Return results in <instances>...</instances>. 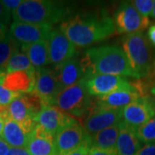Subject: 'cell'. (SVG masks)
Segmentation results:
<instances>
[{
    "instance_id": "cell-1",
    "label": "cell",
    "mask_w": 155,
    "mask_h": 155,
    "mask_svg": "<svg viewBox=\"0 0 155 155\" xmlns=\"http://www.w3.org/2000/svg\"><path fill=\"white\" fill-rule=\"evenodd\" d=\"M59 28L75 47L84 48L116 34L113 19L104 10L87 11L70 17Z\"/></svg>"
},
{
    "instance_id": "cell-2",
    "label": "cell",
    "mask_w": 155,
    "mask_h": 155,
    "mask_svg": "<svg viewBox=\"0 0 155 155\" xmlns=\"http://www.w3.org/2000/svg\"><path fill=\"white\" fill-rule=\"evenodd\" d=\"M81 62L85 77L93 74H108L135 78L123 50L116 45L107 44L89 48Z\"/></svg>"
},
{
    "instance_id": "cell-3",
    "label": "cell",
    "mask_w": 155,
    "mask_h": 155,
    "mask_svg": "<svg viewBox=\"0 0 155 155\" xmlns=\"http://www.w3.org/2000/svg\"><path fill=\"white\" fill-rule=\"evenodd\" d=\"M71 12V5L66 2L24 0L12 13V19L14 22L54 27L70 17Z\"/></svg>"
},
{
    "instance_id": "cell-4",
    "label": "cell",
    "mask_w": 155,
    "mask_h": 155,
    "mask_svg": "<svg viewBox=\"0 0 155 155\" xmlns=\"http://www.w3.org/2000/svg\"><path fill=\"white\" fill-rule=\"evenodd\" d=\"M122 48L135 78L149 76L154 66L153 49L143 32L127 34L121 38Z\"/></svg>"
},
{
    "instance_id": "cell-5",
    "label": "cell",
    "mask_w": 155,
    "mask_h": 155,
    "mask_svg": "<svg viewBox=\"0 0 155 155\" xmlns=\"http://www.w3.org/2000/svg\"><path fill=\"white\" fill-rule=\"evenodd\" d=\"M83 80L70 87L62 89L56 96L54 105L72 117H86L93 106Z\"/></svg>"
},
{
    "instance_id": "cell-6",
    "label": "cell",
    "mask_w": 155,
    "mask_h": 155,
    "mask_svg": "<svg viewBox=\"0 0 155 155\" xmlns=\"http://www.w3.org/2000/svg\"><path fill=\"white\" fill-rule=\"evenodd\" d=\"M113 22L117 34L143 32L149 26L148 17H142L134 8L131 1L121 2L114 13Z\"/></svg>"
},
{
    "instance_id": "cell-7",
    "label": "cell",
    "mask_w": 155,
    "mask_h": 155,
    "mask_svg": "<svg viewBox=\"0 0 155 155\" xmlns=\"http://www.w3.org/2000/svg\"><path fill=\"white\" fill-rule=\"evenodd\" d=\"M83 82L89 94L97 97H104L119 90L135 88L133 81L118 75L93 74L84 78Z\"/></svg>"
},
{
    "instance_id": "cell-8",
    "label": "cell",
    "mask_w": 155,
    "mask_h": 155,
    "mask_svg": "<svg viewBox=\"0 0 155 155\" xmlns=\"http://www.w3.org/2000/svg\"><path fill=\"white\" fill-rule=\"evenodd\" d=\"M91 140L84 127L77 121L64 127L54 137L56 155H67Z\"/></svg>"
},
{
    "instance_id": "cell-9",
    "label": "cell",
    "mask_w": 155,
    "mask_h": 155,
    "mask_svg": "<svg viewBox=\"0 0 155 155\" xmlns=\"http://www.w3.org/2000/svg\"><path fill=\"white\" fill-rule=\"evenodd\" d=\"M122 109L107 108L93 103L92 108L84 119V128L92 136L101 130L122 122Z\"/></svg>"
},
{
    "instance_id": "cell-10",
    "label": "cell",
    "mask_w": 155,
    "mask_h": 155,
    "mask_svg": "<svg viewBox=\"0 0 155 155\" xmlns=\"http://www.w3.org/2000/svg\"><path fill=\"white\" fill-rule=\"evenodd\" d=\"M47 40L49 64L53 67H57L72 58H75L78 54L76 47L59 27L52 30Z\"/></svg>"
},
{
    "instance_id": "cell-11",
    "label": "cell",
    "mask_w": 155,
    "mask_h": 155,
    "mask_svg": "<svg viewBox=\"0 0 155 155\" xmlns=\"http://www.w3.org/2000/svg\"><path fill=\"white\" fill-rule=\"evenodd\" d=\"M154 116L155 110L150 96L141 97L122 109V122L136 130Z\"/></svg>"
},
{
    "instance_id": "cell-12",
    "label": "cell",
    "mask_w": 155,
    "mask_h": 155,
    "mask_svg": "<svg viewBox=\"0 0 155 155\" xmlns=\"http://www.w3.org/2000/svg\"><path fill=\"white\" fill-rule=\"evenodd\" d=\"M53 29L54 28L51 26L13 22L11 24L9 34L18 44L22 46L47 40Z\"/></svg>"
},
{
    "instance_id": "cell-13",
    "label": "cell",
    "mask_w": 155,
    "mask_h": 155,
    "mask_svg": "<svg viewBox=\"0 0 155 155\" xmlns=\"http://www.w3.org/2000/svg\"><path fill=\"white\" fill-rule=\"evenodd\" d=\"M60 91L61 88L53 67L35 69L34 92L41 97L48 105H54V99Z\"/></svg>"
},
{
    "instance_id": "cell-14",
    "label": "cell",
    "mask_w": 155,
    "mask_h": 155,
    "mask_svg": "<svg viewBox=\"0 0 155 155\" xmlns=\"http://www.w3.org/2000/svg\"><path fill=\"white\" fill-rule=\"evenodd\" d=\"M75 121L74 117L64 113L55 105H48L35 118V122L54 137L63 127Z\"/></svg>"
},
{
    "instance_id": "cell-15",
    "label": "cell",
    "mask_w": 155,
    "mask_h": 155,
    "mask_svg": "<svg viewBox=\"0 0 155 155\" xmlns=\"http://www.w3.org/2000/svg\"><path fill=\"white\" fill-rule=\"evenodd\" d=\"M53 69L54 70L61 90L79 83L85 77L81 60H78L76 57L57 67H54Z\"/></svg>"
},
{
    "instance_id": "cell-16",
    "label": "cell",
    "mask_w": 155,
    "mask_h": 155,
    "mask_svg": "<svg viewBox=\"0 0 155 155\" xmlns=\"http://www.w3.org/2000/svg\"><path fill=\"white\" fill-rule=\"evenodd\" d=\"M26 149L30 155H56L54 137L37 123L30 134Z\"/></svg>"
},
{
    "instance_id": "cell-17",
    "label": "cell",
    "mask_w": 155,
    "mask_h": 155,
    "mask_svg": "<svg viewBox=\"0 0 155 155\" xmlns=\"http://www.w3.org/2000/svg\"><path fill=\"white\" fill-rule=\"evenodd\" d=\"M35 83V69L6 73L3 79V85L7 90L17 94L34 91Z\"/></svg>"
},
{
    "instance_id": "cell-18",
    "label": "cell",
    "mask_w": 155,
    "mask_h": 155,
    "mask_svg": "<svg viewBox=\"0 0 155 155\" xmlns=\"http://www.w3.org/2000/svg\"><path fill=\"white\" fill-rule=\"evenodd\" d=\"M141 97L135 88L124 89L116 91L104 97H97L94 103L96 104L112 109H123L129 104Z\"/></svg>"
},
{
    "instance_id": "cell-19",
    "label": "cell",
    "mask_w": 155,
    "mask_h": 155,
    "mask_svg": "<svg viewBox=\"0 0 155 155\" xmlns=\"http://www.w3.org/2000/svg\"><path fill=\"white\" fill-rule=\"evenodd\" d=\"M142 145L136 134V130L121 122L116 150L117 155H137Z\"/></svg>"
},
{
    "instance_id": "cell-20",
    "label": "cell",
    "mask_w": 155,
    "mask_h": 155,
    "mask_svg": "<svg viewBox=\"0 0 155 155\" xmlns=\"http://www.w3.org/2000/svg\"><path fill=\"white\" fill-rule=\"evenodd\" d=\"M30 134H28L22 127L12 120L11 117L5 121V126L1 138L11 147L26 148Z\"/></svg>"
},
{
    "instance_id": "cell-21",
    "label": "cell",
    "mask_w": 155,
    "mask_h": 155,
    "mask_svg": "<svg viewBox=\"0 0 155 155\" xmlns=\"http://www.w3.org/2000/svg\"><path fill=\"white\" fill-rule=\"evenodd\" d=\"M21 50L28 56L35 69H41L49 65L48 40H43L33 44L22 45Z\"/></svg>"
},
{
    "instance_id": "cell-22",
    "label": "cell",
    "mask_w": 155,
    "mask_h": 155,
    "mask_svg": "<svg viewBox=\"0 0 155 155\" xmlns=\"http://www.w3.org/2000/svg\"><path fill=\"white\" fill-rule=\"evenodd\" d=\"M120 127L121 122L95 134L91 136V147L106 151L116 152V140L120 132Z\"/></svg>"
},
{
    "instance_id": "cell-23",
    "label": "cell",
    "mask_w": 155,
    "mask_h": 155,
    "mask_svg": "<svg viewBox=\"0 0 155 155\" xmlns=\"http://www.w3.org/2000/svg\"><path fill=\"white\" fill-rule=\"evenodd\" d=\"M20 47L21 45L18 44L10 34L5 38L0 41V74L6 73V68L11 56L20 48Z\"/></svg>"
},
{
    "instance_id": "cell-24",
    "label": "cell",
    "mask_w": 155,
    "mask_h": 155,
    "mask_svg": "<svg viewBox=\"0 0 155 155\" xmlns=\"http://www.w3.org/2000/svg\"><path fill=\"white\" fill-rule=\"evenodd\" d=\"M21 48V47H20ZM34 69L30 61L21 48L11 56V60L8 63L6 68V73L13 72H20V71H29Z\"/></svg>"
},
{
    "instance_id": "cell-25",
    "label": "cell",
    "mask_w": 155,
    "mask_h": 155,
    "mask_svg": "<svg viewBox=\"0 0 155 155\" xmlns=\"http://www.w3.org/2000/svg\"><path fill=\"white\" fill-rule=\"evenodd\" d=\"M22 99L24 100L26 105L28 107V110L31 116L35 120L38 115L48 105V103L41 97H40L35 92H29L21 95Z\"/></svg>"
},
{
    "instance_id": "cell-26",
    "label": "cell",
    "mask_w": 155,
    "mask_h": 155,
    "mask_svg": "<svg viewBox=\"0 0 155 155\" xmlns=\"http://www.w3.org/2000/svg\"><path fill=\"white\" fill-rule=\"evenodd\" d=\"M136 134L141 143L155 145V116L136 129Z\"/></svg>"
},
{
    "instance_id": "cell-27",
    "label": "cell",
    "mask_w": 155,
    "mask_h": 155,
    "mask_svg": "<svg viewBox=\"0 0 155 155\" xmlns=\"http://www.w3.org/2000/svg\"><path fill=\"white\" fill-rule=\"evenodd\" d=\"M6 73L0 74V104L4 105H9L15 98L18 97L21 94L12 92L3 85V79Z\"/></svg>"
},
{
    "instance_id": "cell-28",
    "label": "cell",
    "mask_w": 155,
    "mask_h": 155,
    "mask_svg": "<svg viewBox=\"0 0 155 155\" xmlns=\"http://www.w3.org/2000/svg\"><path fill=\"white\" fill-rule=\"evenodd\" d=\"M136 11L144 17H149L153 8V0H134L131 1Z\"/></svg>"
},
{
    "instance_id": "cell-29",
    "label": "cell",
    "mask_w": 155,
    "mask_h": 155,
    "mask_svg": "<svg viewBox=\"0 0 155 155\" xmlns=\"http://www.w3.org/2000/svg\"><path fill=\"white\" fill-rule=\"evenodd\" d=\"M91 148V140L86 141L82 146H80L78 149L74 150L67 155H88L90 149Z\"/></svg>"
},
{
    "instance_id": "cell-30",
    "label": "cell",
    "mask_w": 155,
    "mask_h": 155,
    "mask_svg": "<svg viewBox=\"0 0 155 155\" xmlns=\"http://www.w3.org/2000/svg\"><path fill=\"white\" fill-rule=\"evenodd\" d=\"M1 3L12 14L22 4V0H2Z\"/></svg>"
},
{
    "instance_id": "cell-31",
    "label": "cell",
    "mask_w": 155,
    "mask_h": 155,
    "mask_svg": "<svg viewBox=\"0 0 155 155\" xmlns=\"http://www.w3.org/2000/svg\"><path fill=\"white\" fill-rule=\"evenodd\" d=\"M12 18V14L6 9L0 1V20L5 24L9 25Z\"/></svg>"
},
{
    "instance_id": "cell-32",
    "label": "cell",
    "mask_w": 155,
    "mask_h": 155,
    "mask_svg": "<svg viewBox=\"0 0 155 155\" xmlns=\"http://www.w3.org/2000/svg\"><path fill=\"white\" fill-rule=\"evenodd\" d=\"M88 155H117V153H116V152L106 151V150L100 149V148H97V147H91Z\"/></svg>"
},
{
    "instance_id": "cell-33",
    "label": "cell",
    "mask_w": 155,
    "mask_h": 155,
    "mask_svg": "<svg viewBox=\"0 0 155 155\" xmlns=\"http://www.w3.org/2000/svg\"><path fill=\"white\" fill-rule=\"evenodd\" d=\"M137 155H155V145H146L142 147Z\"/></svg>"
},
{
    "instance_id": "cell-34",
    "label": "cell",
    "mask_w": 155,
    "mask_h": 155,
    "mask_svg": "<svg viewBox=\"0 0 155 155\" xmlns=\"http://www.w3.org/2000/svg\"><path fill=\"white\" fill-rule=\"evenodd\" d=\"M5 155H30L28 150L23 147H11Z\"/></svg>"
},
{
    "instance_id": "cell-35",
    "label": "cell",
    "mask_w": 155,
    "mask_h": 155,
    "mask_svg": "<svg viewBox=\"0 0 155 155\" xmlns=\"http://www.w3.org/2000/svg\"><path fill=\"white\" fill-rule=\"evenodd\" d=\"M147 39L149 41L150 44L155 47V24H152L149 26L147 30Z\"/></svg>"
},
{
    "instance_id": "cell-36",
    "label": "cell",
    "mask_w": 155,
    "mask_h": 155,
    "mask_svg": "<svg viewBox=\"0 0 155 155\" xmlns=\"http://www.w3.org/2000/svg\"><path fill=\"white\" fill-rule=\"evenodd\" d=\"M8 35H9L8 25L0 20V41H2L3 39L5 38Z\"/></svg>"
},
{
    "instance_id": "cell-37",
    "label": "cell",
    "mask_w": 155,
    "mask_h": 155,
    "mask_svg": "<svg viewBox=\"0 0 155 155\" xmlns=\"http://www.w3.org/2000/svg\"><path fill=\"white\" fill-rule=\"evenodd\" d=\"M9 105H4L0 104V117H2L5 121L10 117L9 114Z\"/></svg>"
},
{
    "instance_id": "cell-38",
    "label": "cell",
    "mask_w": 155,
    "mask_h": 155,
    "mask_svg": "<svg viewBox=\"0 0 155 155\" xmlns=\"http://www.w3.org/2000/svg\"><path fill=\"white\" fill-rule=\"evenodd\" d=\"M11 147L2 138H0V155H5Z\"/></svg>"
},
{
    "instance_id": "cell-39",
    "label": "cell",
    "mask_w": 155,
    "mask_h": 155,
    "mask_svg": "<svg viewBox=\"0 0 155 155\" xmlns=\"http://www.w3.org/2000/svg\"><path fill=\"white\" fill-rule=\"evenodd\" d=\"M4 126H5V120L2 117H0V136L2 135V133H3Z\"/></svg>"
},
{
    "instance_id": "cell-40",
    "label": "cell",
    "mask_w": 155,
    "mask_h": 155,
    "mask_svg": "<svg viewBox=\"0 0 155 155\" xmlns=\"http://www.w3.org/2000/svg\"><path fill=\"white\" fill-rule=\"evenodd\" d=\"M151 17L153 20L155 21V0L153 2V11H152V13H151Z\"/></svg>"
},
{
    "instance_id": "cell-41",
    "label": "cell",
    "mask_w": 155,
    "mask_h": 155,
    "mask_svg": "<svg viewBox=\"0 0 155 155\" xmlns=\"http://www.w3.org/2000/svg\"><path fill=\"white\" fill-rule=\"evenodd\" d=\"M152 95H153V97H150V98H151V102H152L153 106V108H154V110H155V93L154 94H152Z\"/></svg>"
},
{
    "instance_id": "cell-42",
    "label": "cell",
    "mask_w": 155,
    "mask_h": 155,
    "mask_svg": "<svg viewBox=\"0 0 155 155\" xmlns=\"http://www.w3.org/2000/svg\"><path fill=\"white\" fill-rule=\"evenodd\" d=\"M155 93V88L153 87V88L151 89V94H154Z\"/></svg>"
},
{
    "instance_id": "cell-43",
    "label": "cell",
    "mask_w": 155,
    "mask_h": 155,
    "mask_svg": "<svg viewBox=\"0 0 155 155\" xmlns=\"http://www.w3.org/2000/svg\"><path fill=\"white\" fill-rule=\"evenodd\" d=\"M154 88H155V79H154Z\"/></svg>"
}]
</instances>
